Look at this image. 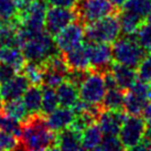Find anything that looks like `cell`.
<instances>
[{
    "mask_svg": "<svg viewBox=\"0 0 151 151\" xmlns=\"http://www.w3.org/2000/svg\"><path fill=\"white\" fill-rule=\"evenodd\" d=\"M20 138L28 150H38L47 149L55 145L56 134L49 127L43 115L33 114L22 124Z\"/></svg>",
    "mask_w": 151,
    "mask_h": 151,
    "instance_id": "cell-1",
    "label": "cell"
},
{
    "mask_svg": "<svg viewBox=\"0 0 151 151\" xmlns=\"http://www.w3.org/2000/svg\"><path fill=\"white\" fill-rule=\"evenodd\" d=\"M25 61L43 64L51 56L60 53L53 37L46 31L34 35L21 45Z\"/></svg>",
    "mask_w": 151,
    "mask_h": 151,
    "instance_id": "cell-2",
    "label": "cell"
},
{
    "mask_svg": "<svg viewBox=\"0 0 151 151\" xmlns=\"http://www.w3.org/2000/svg\"><path fill=\"white\" fill-rule=\"evenodd\" d=\"M122 32L118 17L107 16L101 20L85 24V38L93 43H114Z\"/></svg>",
    "mask_w": 151,
    "mask_h": 151,
    "instance_id": "cell-3",
    "label": "cell"
},
{
    "mask_svg": "<svg viewBox=\"0 0 151 151\" xmlns=\"http://www.w3.org/2000/svg\"><path fill=\"white\" fill-rule=\"evenodd\" d=\"M113 59L116 63L137 67L146 56V50L138 43L134 35L118 38L113 43Z\"/></svg>",
    "mask_w": 151,
    "mask_h": 151,
    "instance_id": "cell-4",
    "label": "cell"
},
{
    "mask_svg": "<svg viewBox=\"0 0 151 151\" xmlns=\"http://www.w3.org/2000/svg\"><path fill=\"white\" fill-rule=\"evenodd\" d=\"M77 21L88 24L114 14L115 7L109 0H78L74 7Z\"/></svg>",
    "mask_w": 151,
    "mask_h": 151,
    "instance_id": "cell-5",
    "label": "cell"
},
{
    "mask_svg": "<svg viewBox=\"0 0 151 151\" xmlns=\"http://www.w3.org/2000/svg\"><path fill=\"white\" fill-rule=\"evenodd\" d=\"M80 98L92 105L101 106V101L107 92L104 73L98 71L89 72L86 78L78 87Z\"/></svg>",
    "mask_w": 151,
    "mask_h": 151,
    "instance_id": "cell-6",
    "label": "cell"
},
{
    "mask_svg": "<svg viewBox=\"0 0 151 151\" xmlns=\"http://www.w3.org/2000/svg\"><path fill=\"white\" fill-rule=\"evenodd\" d=\"M150 101V83L137 80L126 93L124 110L128 115H140Z\"/></svg>",
    "mask_w": 151,
    "mask_h": 151,
    "instance_id": "cell-7",
    "label": "cell"
},
{
    "mask_svg": "<svg viewBox=\"0 0 151 151\" xmlns=\"http://www.w3.org/2000/svg\"><path fill=\"white\" fill-rule=\"evenodd\" d=\"M147 124L140 115H129L122 124L119 131V139L126 149L140 143L143 140Z\"/></svg>",
    "mask_w": 151,
    "mask_h": 151,
    "instance_id": "cell-8",
    "label": "cell"
},
{
    "mask_svg": "<svg viewBox=\"0 0 151 151\" xmlns=\"http://www.w3.org/2000/svg\"><path fill=\"white\" fill-rule=\"evenodd\" d=\"M74 21H77V14L74 8L51 7L46 11L44 29L50 35L55 37L60 31Z\"/></svg>",
    "mask_w": 151,
    "mask_h": 151,
    "instance_id": "cell-9",
    "label": "cell"
},
{
    "mask_svg": "<svg viewBox=\"0 0 151 151\" xmlns=\"http://www.w3.org/2000/svg\"><path fill=\"white\" fill-rule=\"evenodd\" d=\"M84 40L85 28L80 21L72 22L54 37L55 44L62 54L83 44Z\"/></svg>",
    "mask_w": 151,
    "mask_h": 151,
    "instance_id": "cell-10",
    "label": "cell"
},
{
    "mask_svg": "<svg viewBox=\"0 0 151 151\" xmlns=\"http://www.w3.org/2000/svg\"><path fill=\"white\" fill-rule=\"evenodd\" d=\"M88 54L89 65L94 71L105 72L109 71L113 64V50L107 43L88 42Z\"/></svg>",
    "mask_w": 151,
    "mask_h": 151,
    "instance_id": "cell-11",
    "label": "cell"
},
{
    "mask_svg": "<svg viewBox=\"0 0 151 151\" xmlns=\"http://www.w3.org/2000/svg\"><path fill=\"white\" fill-rule=\"evenodd\" d=\"M125 119L126 114L124 110H109L103 108L97 117L96 122L105 136H117Z\"/></svg>",
    "mask_w": 151,
    "mask_h": 151,
    "instance_id": "cell-12",
    "label": "cell"
},
{
    "mask_svg": "<svg viewBox=\"0 0 151 151\" xmlns=\"http://www.w3.org/2000/svg\"><path fill=\"white\" fill-rule=\"evenodd\" d=\"M29 86L30 82L23 74H16L12 78L0 84V94L2 101H8L22 98Z\"/></svg>",
    "mask_w": 151,
    "mask_h": 151,
    "instance_id": "cell-13",
    "label": "cell"
},
{
    "mask_svg": "<svg viewBox=\"0 0 151 151\" xmlns=\"http://www.w3.org/2000/svg\"><path fill=\"white\" fill-rule=\"evenodd\" d=\"M75 111L70 107H58L52 113L46 115L47 125L54 132L70 128L75 119Z\"/></svg>",
    "mask_w": 151,
    "mask_h": 151,
    "instance_id": "cell-14",
    "label": "cell"
},
{
    "mask_svg": "<svg viewBox=\"0 0 151 151\" xmlns=\"http://www.w3.org/2000/svg\"><path fill=\"white\" fill-rule=\"evenodd\" d=\"M109 71L113 74L114 78L117 83V86L124 91H128L134 84V82L138 80L137 71H134V67H130L128 65L115 62L114 64H111Z\"/></svg>",
    "mask_w": 151,
    "mask_h": 151,
    "instance_id": "cell-15",
    "label": "cell"
},
{
    "mask_svg": "<svg viewBox=\"0 0 151 151\" xmlns=\"http://www.w3.org/2000/svg\"><path fill=\"white\" fill-rule=\"evenodd\" d=\"M67 65L72 70H87L89 65L88 43H83L73 50L63 53Z\"/></svg>",
    "mask_w": 151,
    "mask_h": 151,
    "instance_id": "cell-16",
    "label": "cell"
},
{
    "mask_svg": "<svg viewBox=\"0 0 151 151\" xmlns=\"http://www.w3.org/2000/svg\"><path fill=\"white\" fill-rule=\"evenodd\" d=\"M56 94L59 98V104L62 107H70L73 108L77 101H80V91L75 84L70 81H63L56 87Z\"/></svg>",
    "mask_w": 151,
    "mask_h": 151,
    "instance_id": "cell-17",
    "label": "cell"
},
{
    "mask_svg": "<svg viewBox=\"0 0 151 151\" xmlns=\"http://www.w3.org/2000/svg\"><path fill=\"white\" fill-rule=\"evenodd\" d=\"M55 143L65 151H78L82 148V132L72 127L58 132Z\"/></svg>",
    "mask_w": 151,
    "mask_h": 151,
    "instance_id": "cell-18",
    "label": "cell"
},
{
    "mask_svg": "<svg viewBox=\"0 0 151 151\" xmlns=\"http://www.w3.org/2000/svg\"><path fill=\"white\" fill-rule=\"evenodd\" d=\"M0 62L7 63L21 71L25 64V58L19 46H4L0 47Z\"/></svg>",
    "mask_w": 151,
    "mask_h": 151,
    "instance_id": "cell-19",
    "label": "cell"
},
{
    "mask_svg": "<svg viewBox=\"0 0 151 151\" xmlns=\"http://www.w3.org/2000/svg\"><path fill=\"white\" fill-rule=\"evenodd\" d=\"M103 132L97 122H94L82 132V147L86 151H95L103 141Z\"/></svg>",
    "mask_w": 151,
    "mask_h": 151,
    "instance_id": "cell-20",
    "label": "cell"
},
{
    "mask_svg": "<svg viewBox=\"0 0 151 151\" xmlns=\"http://www.w3.org/2000/svg\"><path fill=\"white\" fill-rule=\"evenodd\" d=\"M18 20L11 22L0 21V47L4 46H19L18 38Z\"/></svg>",
    "mask_w": 151,
    "mask_h": 151,
    "instance_id": "cell-21",
    "label": "cell"
},
{
    "mask_svg": "<svg viewBox=\"0 0 151 151\" xmlns=\"http://www.w3.org/2000/svg\"><path fill=\"white\" fill-rule=\"evenodd\" d=\"M22 101L31 115L41 113L42 107V89L39 85H32L25 91L22 96Z\"/></svg>",
    "mask_w": 151,
    "mask_h": 151,
    "instance_id": "cell-22",
    "label": "cell"
},
{
    "mask_svg": "<svg viewBox=\"0 0 151 151\" xmlns=\"http://www.w3.org/2000/svg\"><path fill=\"white\" fill-rule=\"evenodd\" d=\"M126 92L119 87L109 88L101 101V107L109 110H124Z\"/></svg>",
    "mask_w": 151,
    "mask_h": 151,
    "instance_id": "cell-23",
    "label": "cell"
},
{
    "mask_svg": "<svg viewBox=\"0 0 151 151\" xmlns=\"http://www.w3.org/2000/svg\"><path fill=\"white\" fill-rule=\"evenodd\" d=\"M1 109L8 116H10L11 118L16 119L18 122H22V124L31 116V114L28 111V109H27L24 103L21 98L4 101V104L1 106Z\"/></svg>",
    "mask_w": 151,
    "mask_h": 151,
    "instance_id": "cell-24",
    "label": "cell"
},
{
    "mask_svg": "<svg viewBox=\"0 0 151 151\" xmlns=\"http://www.w3.org/2000/svg\"><path fill=\"white\" fill-rule=\"evenodd\" d=\"M118 20L120 24V30L125 35H134L143 23V19L125 10L119 12Z\"/></svg>",
    "mask_w": 151,
    "mask_h": 151,
    "instance_id": "cell-25",
    "label": "cell"
},
{
    "mask_svg": "<svg viewBox=\"0 0 151 151\" xmlns=\"http://www.w3.org/2000/svg\"><path fill=\"white\" fill-rule=\"evenodd\" d=\"M122 10L145 20L151 13V0H128L122 7Z\"/></svg>",
    "mask_w": 151,
    "mask_h": 151,
    "instance_id": "cell-26",
    "label": "cell"
},
{
    "mask_svg": "<svg viewBox=\"0 0 151 151\" xmlns=\"http://www.w3.org/2000/svg\"><path fill=\"white\" fill-rule=\"evenodd\" d=\"M60 106L59 98L55 88L44 86L42 88V107H41V113L46 116L47 114L52 113L54 109H56Z\"/></svg>",
    "mask_w": 151,
    "mask_h": 151,
    "instance_id": "cell-27",
    "label": "cell"
},
{
    "mask_svg": "<svg viewBox=\"0 0 151 151\" xmlns=\"http://www.w3.org/2000/svg\"><path fill=\"white\" fill-rule=\"evenodd\" d=\"M21 71L23 72V75L28 78L31 85H41L43 83L44 70L42 64L27 61Z\"/></svg>",
    "mask_w": 151,
    "mask_h": 151,
    "instance_id": "cell-28",
    "label": "cell"
},
{
    "mask_svg": "<svg viewBox=\"0 0 151 151\" xmlns=\"http://www.w3.org/2000/svg\"><path fill=\"white\" fill-rule=\"evenodd\" d=\"M19 14V6L14 0H0V21H17Z\"/></svg>",
    "mask_w": 151,
    "mask_h": 151,
    "instance_id": "cell-29",
    "label": "cell"
},
{
    "mask_svg": "<svg viewBox=\"0 0 151 151\" xmlns=\"http://www.w3.org/2000/svg\"><path fill=\"white\" fill-rule=\"evenodd\" d=\"M0 130L8 131L10 134H14L16 137H21L22 125L20 122L11 118L4 113L0 107Z\"/></svg>",
    "mask_w": 151,
    "mask_h": 151,
    "instance_id": "cell-30",
    "label": "cell"
},
{
    "mask_svg": "<svg viewBox=\"0 0 151 151\" xmlns=\"http://www.w3.org/2000/svg\"><path fill=\"white\" fill-rule=\"evenodd\" d=\"M134 38L138 43L146 50V52H151V23L146 22L139 28Z\"/></svg>",
    "mask_w": 151,
    "mask_h": 151,
    "instance_id": "cell-31",
    "label": "cell"
},
{
    "mask_svg": "<svg viewBox=\"0 0 151 151\" xmlns=\"http://www.w3.org/2000/svg\"><path fill=\"white\" fill-rule=\"evenodd\" d=\"M95 151H126V148L117 136H105L101 146Z\"/></svg>",
    "mask_w": 151,
    "mask_h": 151,
    "instance_id": "cell-32",
    "label": "cell"
},
{
    "mask_svg": "<svg viewBox=\"0 0 151 151\" xmlns=\"http://www.w3.org/2000/svg\"><path fill=\"white\" fill-rule=\"evenodd\" d=\"M20 142L18 137L8 131L0 130V151H12Z\"/></svg>",
    "mask_w": 151,
    "mask_h": 151,
    "instance_id": "cell-33",
    "label": "cell"
},
{
    "mask_svg": "<svg viewBox=\"0 0 151 151\" xmlns=\"http://www.w3.org/2000/svg\"><path fill=\"white\" fill-rule=\"evenodd\" d=\"M138 80L151 83V55H146L137 66Z\"/></svg>",
    "mask_w": 151,
    "mask_h": 151,
    "instance_id": "cell-34",
    "label": "cell"
},
{
    "mask_svg": "<svg viewBox=\"0 0 151 151\" xmlns=\"http://www.w3.org/2000/svg\"><path fill=\"white\" fill-rule=\"evenodd\" d=\"M44 70V68H43ZM66 78L62 76L61 74H58L55 72L46 71L44 70V74H43V83L42 84L44 86H49L52 88H56L63 81H65Z\"/></svg>",
    "mask_w": 151,
    "mask_h": 151,
    "instance_id": "cell-35",
    "label": "cell"
},
{
    "mask_svg": "<svg viewBox=\"0 0 151 151\" xmlns=\"http://www.w3.org/2000/svg\"><path fill=\"white\" fill-rule=\"evenodd\" d=\"M88 73L89 72H87V70H72L71 68L68 74H67L66 80L72 82L73 84H75L77 87H80V85L86 78Z\"/></svg>",
    "mask_w": 151,
    "mask_h": 151,
    "instance_id": "cell-36",
    "label": "cell"
},
{
    "mask_svg": "<svg viewBox=\"0 0 151 151\" xmlns=\"http://www.w3.org/2000/svg\"><path fill=\"white\" fill-rule=\"evenodd\" d=\"M17 73L18 70L16 67L7 63H4V62H0V84L12 78Z\"/></svg>",
    "mask_w": 151,
    "mask_h": 151,
    "instance_id": "cell-37",
    "label": "cell"
},
{
    "mask_svg": "<svg viewBox=\"0 0 151 151\" xmlns=\"http://www.w3.org/2000/svg\"><path fill=\"white\" fill-rule=\"evenodd\" d=\"M47 4L52 7H61V8H74L76 0H45Z\"/></svg>",
    "mask_w": 151,
    "mask_h": 151,
    "instance_id": "cell-38",
    "label": "cell"
},
{
    "mask_svg": "<svg viewBox=\"0 0 151 151\" xmlns=\"http://www.w3.org/2000/svg\"><path fill=\"white\" fill-rule=\"evenodd\" d=\"M126 151H151V143H148L142 140V141L140 143H138V145L126 149Z\"/></svg>",
    "mask_w": 151,
    "mask_h": 151,
    "instance_id": "cell-39",
    "label": "cell"
},
{
    "mask_svg": "<svg viewBox=\"0 0 151 151\" xmlns=\"http://www.w3.org/2000/svg\"><path fill=\"white\" fill-rule=\"evenodd\" d=\"M143 118L146 120L148 128L151 129V101L148 103V105L146 106V108L143 110Z\"/></svg>",
    "mask_w": 151,
    "mask_h": 151,
    "instance_id": "cell-40",
    "label": "cell"
},
{
    "mask_svg": "<svg viewBox=\"0 0 151 151\" xmlns=\"http://www.w3.org/2000/svg\"><path fill=\"white\" fill-rule=\"evenodd\" d=\"M115 8H122L128 0H109Z\"/></svg>",
    "mask_w": 151,
    "mask_h": 151,
    "instance_id": "cell-41",
    "label": "cell"
},
{
    "mask_svg": "<svg viewBox=\"0 0 151 151\" xmlns=\"http://www.w3.org/2000/svg\"><path fill=\"white\" fill-rule=\"evenodd\" d=\"M16 1V4L19 6V8H21V7H24L27 4H30L31 2H33L35 0H14Z\"/></svg>",
    "mask_w": 151,
    "mask_h": 151,
    "instance_id": "cell-42",
    "label": "cell"
},
{
    "mask_svg": "<svg viewBox=\"0 0 151 151\" xmlns=\"http://www.w3.org/2000/svg\"><path fill=\"white\" fill-rule=\"evenodd\" d=\"M49 151H65L64 149H62L59 146H52L51 148H49Z\"/></svg>",
    "mask_w": 151,
    "mask_h": 151,
    "instance_id": "cell-43",
    "label": "cell"
},
{
    "mask_svg": "<svg viewBox=\"0 0 151 151\" xmlns=\"http://www.w3.org/2000/svg\"><path fill=\"white\" fill-rule=\"evenodd\" d=\"M147 19H148L147 21H148V22H150V23H151V13H150V14H149V17H148Z\"/></svg>",
    "mask_w": 151,
    "mask_h": 151,
    "instance_id": "cell-44",
    "label": "cell"
},
{
    "mask_svg": "<svg viewBox=\"0 0 151 151\" xmlns=\"http://www.w3.org/2000/svg\"><path fill=\"white\" fill-rule=\"evenodd\" d=\"M29 151H45V149H38V150H29Z\"/></svg>",
    "mask_w": 151,
    "mask_h": 151,
    "instance_id": "cell-45",
    "label": "cell"
},
{
    "mask_svg": "<svg viewBox=\"0 0 151 151\" xmlns=\"http://www.w3.org/2000/svg\"><path fill=\"white\" fill-rule=\"evenodd\" d=\"M1 104H2V97H1V94H0V107H1Z\"/></svg>",
    "mask_w": 151,
    "mask_h": 151,
    "instance_id": "cell-46",
    "label": "cell"
},
{
    "mask_svg": "<svg viewBox=\"0 0 151 151\" xmlns=\"http://www.w3.org/2000/svg\"><path fill=\"white\" fill-rule=\"evenodd\" d=\"M78 151H86V150H85V149H84V148H83V147H82V148H81V149H80V150H78Z\"/></svg>",
    "mask_w": 151,
    "mask_h": 151,
    "instance_id": "cell-47",
    "label": "cell"
},
{
    "mask_svg": "<svg viewBox=\"0 0 151 151\" xmlns=\"http://www.w3.org/2000/svg\"><path fill=\"white\" fill-rule=\"evenodd\" d=\"M150 91H151V84H150Z\"/></svg>",
    "mask_w": 151,
    "mask_h": 151,
    "instance_id": "cell-48",
    "label": "cell"
}]
</instances>
